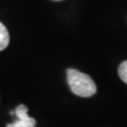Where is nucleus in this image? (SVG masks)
I'll return each mask as SVG.
<instances>
[{
	"label": "nucleus",
	"instance_id": "1",
	"mask_svg": "<svg viewBox=\"0 0 127 127\" xmlns=\"http://www.w3.org/2000/svg\"><path fill=\"white\" fill-rule=\"evenodd\" d=\"M67 79L71 91L78 96L89 97L96 92V86L93 79L76 69L67 70Z\"/></svg>",
	"mask_w": 127,
	"mask_h": 127
},
{
	"label": "nucleus",
	"instance_id": "2",
	"mask_svg": "<svg viewBox=\"0 0 127 127\" xmlns=\"http://www.w3.org/2000/svg\"><path fill=\"white\" fill-rule=\"evenodd\" d=\"M14 114H16L17 120L13 123L7 124L6 127H35L36 121L28 114V107L26 105H19L14 110Z\"/></svg>",
	"mask_w": 127,
	"mask_h": 127
},
{
	"label": "nucleus",
	"instance_id": "4",
	"mask_svg": "<svg viewBox=\"0 0 127 127\" xmlns=\"http://www.w3.org/2000/svg\"><path fill=\"white\" fill-rule=\"evenodd\" d=\"M118 72H119V76H120V78L125 83V84H127V61L123 62L121 65L119 66Z\"/></svg>",
	"mask_w": 127,
	"mask_h": 127
},
{
	"label": "nucleus",
	"instance_id": "3",
	"mask_svg": "<svg viewBox=\"0 0 127 127\" xmlns=\"http://www.w3.org/2000/svg\"><path fill=\"white\" fill-rule=\"evenodd\" d=\"M10 43V34L9 31L4 27V25H2L0 22V51L4 50L5 48L9 46Z\"/></svg>",
	"mask_w": 127,
	"mask_h": 127
}]
</instances>
